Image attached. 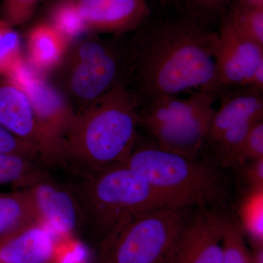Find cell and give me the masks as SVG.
<instances>
[{
    "instance_id": "f546056e",
    "label": "cell",
    "mask_w": 263,
    "mask_h": 263,
    "mask_svg": "<svg viewBox=\"0 0 263 263\" xmlns=\"http://www.w3.org/2000/svg\"><path fill=\"white\" fill-rule=\"evenodd\" d=\"M248 86L255 88V89L263 90V62L259 64L258 67L255 69L250 81H249Z\"/></svg>"
},
{
    "instance_id": "44dd1931",
    "label": "cell",
    "mask_w": 263,
    "mask_h": 263,
    "mask_svg": "<svg viewBox=\"0 0 263 263\" xmlns=\"http://www.w3.org/2000/svg\"><path fill=\"white\" fill-rule=\"evenodd\" d=\"M49 23L67 39L72 41L88 31L76 0H60L50 11Z\"/></svg>"
},
{
    "instance_id": "484cf974",
    "label": "cell",
    "mask_w": 263,
    "mask_h": 263,
    "mask_svg": "<svg viewBox=\"0 0 263 263\" xmlns=\"http://www.w3.org/2000/svg\"><path fill=\"white\" fill-rule=\"evenodd\" d=\"M89 247L74 237L57 242L51 263H90Z\"/></svg>"
},
{
    "instance_id": "277c9868",
    "label": "cell",
    "mask_w": 263,
    "mask_h": 263,
    "mask_svg": "<svg viewBox=\"0 0 263 263\" xmlns=\"http://www.w3.org/2000/svg\"><path fill=\"white\" fill-rule=\"evenodd\" d=\"M79 176L78 182L72 184L82 209L84 228L101 243L143 213L175 207L124 164Z\"/></svg>"
},
{
    "instance_id": "9a60e30c",
    "label": "cell",
    "mask_w": 263,
    "mask_h": 263,
    "mask_svg": "<svg viewBox=\"0 0 263 263\" xmlns=\"http://www.w3.org/2000/svg\"><path fill=\"white\" fill-rule=\"evenodd\" d=\"M57 239L41 222H34L0 238L1 263H51Z\"/></svg>"
},
{
    "instance_id": "d4e9b609",
    "label": "cell",
    "mask_w": 263,
    "mask_h": 263,
    "mask_svg": "<svg viewBox=\"0 0 263 263\" xmlns=\"http://www.w3.org/2000/svg\"><path fill=\"white\" fill-rule=\"evenodd\" d=\"M184 12L208 24V19L222 16L229 9L232 0H175Z\"/></svg>"
},
{
    "instance_id": "cb8c5ba5",
    "label": "cell",
    "mask_w": 263,
    "mask_h": 263,
    "mask_svg": "<svg viewBox=\"0 0 263 263\" xmlns=\"http://www.w3.org/2000/svg\"><path fill=\"white\" fill-rule=\"evenodd\" d=\"M263 157V119L254 124L235 155L226 167L238 169L243 164L256 159ZM224 167V168H226Z\"/></svg>"
},
{
    "instance_id": "8fae6325",
    "label": "cell",
    "mask_w": 263,
    "mask_h": 263,
    "mask_svg": "<svg viewBox=\"0 0 263 263\" xmlns=\"http://www.w3.org/2000/svg\"><path fill=\"white\" fill-rule=\"evenodd\" d=\"M217 33L218 83L222 88L248 86L254 70L263 62V46L240 32L224 15Z\"/></svg>"
},
{
    "instance_id": "e0dca14e",
    "label": "cell",
    "mask_w": 263,
    "mask_h": 263,
    "mask_svg": "<svg viewBox=\"0 0 263 263\" xmlns=\"http://www.w3.org/2000/svg\"><path fill=\"white\" fill-rule=\"evenodd\" d=\"M40 222L28 193L24 189L0 193V238L14 230Z\"/></svg>"
},
{
    "instance_id": "52a82bcc",
    "label": "cell",
    "mask_w": 263,
    "mask_h": 263,
    "mask_svg": "<svg viewBox=\"0 0 263 263\" xmlns=\"http://www.w3.org/2000/svg\"><path fill=\"white\" fill-rule=\"evenodd\" d=\"M186 209L162 207L136 216L101 243L98 263H170Z\"/></svg>"
},
{
    "instance_id": "5b68a950",
    "label": "cell",
    "mask_w": 263,
    "mask_h": 263,
    "mask_svg": "<svg viewBox=\"0 0 263 263\" xmlns=\"http://www.w3.org/2000/svg\"><path fill=\"white\" fill-rule=\"evenodd\" d=\"M131 58L129 41L91 37L76 43L56 68L55 87L76 114L124 84H129Z\"/></svg>"
},
{
    "instance_id": "2e32d148",
    "label": "cell",
    "mask_w": 263,
    "mask_h": 263,
    "mask_svg": "<svg viewBox=\"0 0 263 263\" xmlns=\"http://www.w3.org/2000/svg\"><path fill=\"white\" fill-rule=\"evenodd\" d=\"M70 41L49 22L34 26L28 36L29 64L38 72L53 70L61 63Z\"/></svg>"
},
{
    "instance_id": "6da1fadb",
    "label": "cell",
    "mask_w": 263,
    "mask_h": 263,
    "mask_svg": "<svg viewBox=\"0 0 263 263\" xmlns=\"http://www.w3.org/2000/svg\"><path fill=\"white\" fill-rule=\"evenodd\" d=\"M131 91L139 105L190 89H222L217 81L218 33L184 12L174 18L149 19L129 41Z\"/></svg>"
},
{
    "instance_id": "7c38bea8",
    "label": "cell",
    "mask_w": 263,
    "mask_h": 263,
    "mask_svg": "<svg viewBox=\"0 0 263 263\" xmlns=\"http://www.w3.org/2000/svg\"><path fill=\"white\" fill-rule=\"evenodd\" d=\"M89 32L122 36L149 19L148 0H76Z\"/></svg>"
},
{
    "instance_id": "ba28073f",
    "label": "cell",
    "mask_w": 263,
    "mask_h": 263,
    "mask_svg": "<svg viewBox=\"0 0 263 263\" xmlns=\"http://www.w3.org/2000/svg\"><path fill=\"white\" fill-rule=\"evenodd\" d=\"M5 77L28 97L40 127L51 146L55 164L60 165L62 144L75 120V110L60 90L23 58Z\"/></svg>"
},
{
    "instance_id": "83f0119b",
    "label": "cell",
    "mask_w": 263,
    "mask_h": 263,
    "mask_svg": "<svg viewBox=\"0 0 263 263\" xmlns=\"http://www.w3.org/2000/svg\"><path fill=\"white\" fill-rule=\"evenodd\" d=\"M0 153L15 154L41 160L37 148L20 139L0 125Z\"/></svg>"
},
{
    "instance_id": "4fadbf2b",
    "label": "cell",
    "mask_w": 263,
    "mask_h": 263,
    "mask_svg": "<svg viewBox=\"0 0 263 263\" xmlns=\"http://www.w3.org/2000/svg\"><path fill=\"white\" fill-rule=\"evenodd\" d=\"M0 125L37 148L45 166H56L51 146L40 127L28 97L7 81L0 84Z\"/></svg>"
},
{
    "instance_id": "4dcf8cb0",
    "label": "cell",
    "mask_w": 263,
    "mask_h": 263,
    "mask_svg": "<svg viewBox=\"0 0 263 263\" xmlns=\"http://www.w3.org/2000/svg\"><path fill=\"white\" fill-rule=\"evenodd\" d=\"M249 256L250 263H263V243L252 245Z\"/></svg>"
},
{
    "instance_id": "ffe728a7",
    "label": "cell",
    "mask_w": 263,
    "mask_h": 263,
    "mask_svg": "<svg viewBox=\"0 0 263 263\" xmlns=\"http://www.w3.org/2000/svg\"><path fill=\"white\" fill-rule=\"evenodd\" d=\"M224 16L235 28L263 46V6L247 0L232 3Z\"/></svg>"
},
{
    "instance_id": "836d02e7",
    "label": "cell",
    "mask_w": 263,
    "mask_h": 263,
    "mask_svg": "<svg viewBox=\"0 0 263 263\" xmlns=\"http://www.w3.org/2000/svg\"><path fill=\"white\" fill-rule=\"evenodd\" d=\"M0 263H1V262H0Z\"/></svg>"
},
{
    "instance_id": "3957f363",
    "label": "cell",
    "mask_w": 263,
    "mask_h": 263,
    "mask_svg": "<svg viewBox=\"0 0 263 263\" xmlns=\"http://www.w3.org/2000/svg\"><path fill=\"white\" fill-rule=\"evenodd\" d=\"M175 207L219 209L229 186L220 167L162 149L138 137L124 163Z\"/></svg>"
},
{
    "instance_id": "30bf717a",
    "label": "cell",
    "mask_w": 263,
    "mask_h": 263,
    "mask_svg": "<svg viewBox=\"0 0 263 263\" xmlns=\"http://www.w3.org/2000/svg\"><path fill=\"white\" fill-rule=\"evenodd\" d=\"M198 209L186 217L170 263H223V212Z\"/></svg>"
},
{
    "instance_id": "603a6c76",
    "label": "cell",
    "mask_w": 263,
    "mask_h": 263,
    "mask_svg": "<svg viewBox=\"0 0 263 263\" xmlns=\"http://www.w3.org/2000/svg\"><path fill=\"white\" fill-rule=\"evenodd\" d=\"M22 59L18 32L11 24L0 19V76H6Z\"/></svg>"
},
{
    "instance_id": "9c48e42d",
    "label": "cell",
    "mask_w": 263,
    "mask_h": 263,
    "mask_svg": "<svg viewBox=\"0 0 263 263\" xmlns=\"http://www.w3.org/2000/svg\"><path fill=\"white\" fill-rule=\"evenodd\" d=\"M22 189L28 193L38 220L57 242L72 238L84 228L82 209L72 183L59 182L45 171Z\"/></svg>"
},
{
    "instance_id": "d6986e66",
    "label": "cell",
    "mask_w": 263,
    "mask_h": 263,
    "mask_svg": "<svg viewBox=\"0 0 263 263\" xmlns=\"http://www.w3.org/2000/svg\"><path fill=\"white\" fill-rule=\"evenodd\" d=\"M236 216L252 245L263 243V190L246 192Z\"/></svg>"
},
{
    "instance_id": "8992f818",
    "label": "cell",
    "mask_w": 263,
    "mask_h": 263,
    "mask_svg": "<svg viewBox=\"0 0 263 263\" xmlns=\"http://www.w3.org/2000/svg\"><path fill=\"white\" fill-rule=\"evenodd\" d=\"M221 90L202 88L187 98L165 95L154 99L138 110V126L156 146L196 159L214 111L213 104Z\"/></svg>"
},
{
    "instance_id": "7402d4cb",
    "label": "cell",
    "mask_w": 263,
    "mask_h": 263,
    "mask_svg": "<svg viewBox=\"0 0 263 263\" xmlns=\"http://www.w3.org/2000/svg\"><path fill=\"white\" fill-rule=\"evenodd\" d=\"M223 263H250L245 235L236 216L223 212Z\"/></svg>"
},
{
    "instance_id": "7a4b0ae2",
    "label": "cell",
    "mask_w": 263,
    "mask_h": 263,
    "mask_svg": "<svg viewBox=\"0 0 263 263\" xmlns=\"http://www.w3.org/2000/svg\"><path fill=\"white\" fill-rule=\"evenodd\" d=\"M138 106L124 84L76 114L64 139L60 164L81 176L124 163L138 138Z\"/></svg>"
},
{
    "instance_id": "d6a6232c",
    "label": "cell",
    "mask_w": 263,
    "mask_h": 263,
    "mask_svg": "<svg viewBox=\"0 0 263 263\" xmlns=\"http://www.w3.org/2000/svg\"><path fill=\"white\" fill-rule=\"evenodd\" d=\"M160 3H162V4H165V3H171V2H174L175 0H159Z\"/></svg>"
},
{
    "instance_id": "f1b7e54d",
    "label": "cell",
    "mask_w": 263,
    "mask_h": 263,
    "mask_svg": "<svg viewBox=\"0 0 263 263\" xmlns=\"http://www.w3.org/2000/svg\"><path fill=\"white\" fill-rule=\"evenodd\" d=\"M238 170L247 185L246 192L263 190V157L249 161Z\"/></svg>"
},
{
    "instance_id": "1f68e13d",
    "label": "cell",
    "mask_w": 263,
    "mask_h": 263,
    "mask_svg": "<svg viewBox=\"0 0 263 263\" xmlns=\"http://www.w3.org/2000/svg\"><path fill=\"white\" fill-rule=\"evenodd\" d=\"M249 3L256 5H262L263 6V0H247Z\"/></svg>"
},
{
    "instance_id": "ac0fdd59",
    "label": "cell",
    "mask_w": 263,
    "mask_h": 263,
    "mask_svg": "<svg viewBox=\"0 0 263 263\" xmlns=\"http://www.w3.org/2000/svg\"><path fill=\"white\" fill-rule=\"evenodd\" d=\"M47 167L41 160L15 154L0 153V186L24 188Z\"/></svg>"
},
{
    "instance_id": "4316f807",
    "label": "cell",
    "mask_w": 263,
    "mask_h": 263,
    "mask_svg": "<svg viewBox=\"0 0 263 263\" xmlns=\"http://www.w3.org/2000/svg\"><path fill=\"white\" fill-rule=\"evenodd\" d=\"M41 0H3V19L13 27L22 25L32 18Z\"/></svg>"
},
{
    "instance_id": "5bb4252c",
    "label": "cell",
    "mask_w": 263,
    "mask_h": 263,
    "mask_svg": "<svg viewBox=\"0 0 263 263\" xmlns=\"http://www.w3.org/2000/svg\"><path fill=\"white\" fill-rule=\"evenodd\" d=\"M219 95L220 106L213 113L202 149L240 123L263 117L262 91L241 86L233 91L223 89Z\"/></svg>"
}]
</instances>
